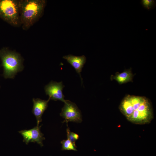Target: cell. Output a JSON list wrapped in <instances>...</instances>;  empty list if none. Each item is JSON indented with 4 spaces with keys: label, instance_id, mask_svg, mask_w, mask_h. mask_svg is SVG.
<instances>
[{
    "label": "cell",
    "instance_id": "1",
    "mask_svg": "<svg viewBox=\"0 0 156 156\" xmlns=\"http://www.w3.org/2000/svg\"><path fill=\"white\" fill-rule=\"evenodd\" d=\"M119 109L128 120L134 124H148L154 118L151 103L144 96L128 95L121 101Z\"/></svg>",
    "mask_w": 156,
    "mask_h": 156
},
{
    "label": "cell",
    "instance_id": "2",
    "mask_svg": "<svg viewBox=\"0 0 156 156\" xmlns=\"http://www.w3.org/2000/svg\"><path fill=\"white\" fill-rule=\"evenodd\" d=\"M45 0H19L21 25L27 30L41 17L46 6Z\"/></svg>",
    "mask_w": 156,
    "mask_h": 156
},
{
    "label": "cell",
    "instance_id": "3",
    "mask_svg": "<svg viewBox=\"0 0 156 156\" xmlns=\"http://www.w3.org/2000/svg\"><path fill=\"white\" fill-rule=\"evenodd\" d=\"M0 55L5 78H13L18 72L23 70L22 59L18 53L7 50L3 51Z\"/></svg>",
    "mask_w": 156,
    "mask_h": 156
},
{
    "label": "cell",
    "instance_id": "4",
    "mask_svg": "<svg viewBox=\"0 0 156 156\" xmlns=\"http://www.w3.org/2000/svg\"><path fill=\"white\" fill-rule=\"evenodd\" d=\"M0 16L13 26H21L19 0H0Z\"/></svg>",
    "mask_w": 156,
    "mask_h": 156
},
{
    "label": "cell",
    "instance_id": "5",
    "mask_svg": "<svg viewBox=\"0 0 156 156\" xmlns=\"http://www.w3.org/2000/svg\"><path fill=\"white\" fill-rule=\"evenodd\" d=\"M64 103L60 114L64 119V122L81 123L82 121L81 113L76 105L68 100H66Z\"/></svg>",
    "mask_w": 156,
    "mask_h": 156
},
{
    "label": "cell",
    "instance_id": "6",
    "mask_svg": "<svg viewBox=\"0 0 156 156\" xmlns=\"http://www.w3.org/2000/svg\"><path fill=\"white\" fill-rule=\"evenodd\" d=\"M41 125H37L29 130H23L18 131L23 137V141L27 144L30 142L36 143L41 146H43V141L45 139L44 134L40 131Z\"/></svg>",
    "mask_w": 156,
    "mask_h": 156
},
{
    "label": "cell",
    "instance_id": "7",
    "mask_svg": "<svg viewBox=\"0 0 156 156\" xmlns=\"http://www.w3.org/2000/svg\"><path fill=\"white\" fill-rule=\"evenodd\" d=\"M64 87L62 81L57 82L51 81L45 86L44 90L46 94L49 95L50 100H59L64 102L66 100L62 93Z\"/></svg>",
    "mask_w": 156,
    "mask_h": 156
},
{
    "label": "cell",
    "instance_id": "8",
    "mask_svg": "<svg viewBox=\"0 0 156 156\" xmlns=\"http://www.w3.org/2000/svg\"><path fill=\"white\" fill-rule=\"evenodd\" d=\"M50 100L49 98L47 100L39 98L33 99V105L32 112L36 117L38 126L42 121V116L48 107V103Z\"/></svg>",
    "mask_w": 156,
    "mask_h": 156
},
{
    "label": "cell",
    "instance_id": "9",
    "mask_svg": "<svg viewBox=\"0 0 156 156\" xmlns=\"http://www.w3.org/2000/svg\"><path fill=\"white\" fill-rule=\"evenodd\" d=\"M63 58L66 60L75 70L79 74L82 83L81 72L84 65L86 62V58L84 55L81 56H76L72 55H68L64 56Z\"/></svg>",
    "mask_w": 156,
    "mask_h": 156
},
{
    "label": "cell",
    "instance_id": "10",
    "mask_svg": "<svg viewBox=\"0 0 156 156\" xmlns=\"http://www.w3.org/2000/svg\"><path fill=\"white\" fill-rule=\"evenodd\" d=\"M133 76V75L131 71L129 69L120 73H116L115 75L112 77V78L115 80L119 84H121L131 81Z\"/></svg>",
    "mask_w": 156,
    "mask_h": 156
},
{
    "label": "cell",
    "instance_id": "11",
    "mask_svg": "<svg viewBox=\"0 0 156 156\" xmlns=\"http://www.w3.org/2000/svg\"><path fill=\"white\" fill-rule=\"evenodd\" d=\"M62 144V150H73L77 151L76 146H75L72 142L68 139L63 140L61 142Z\"/></svg>",
    "mask_w": 156,
    "mask_h": 156
},
{
    "label": "cell",
    "instance_id": "12",
    "mask_svg": "<svg viewBox=\"0 0 156 156\" xmlns=\"http://www.w3.org/2000/svg\"><path fill=\"white\" fill-rule=\"evenodd\" d=\"M140 3L144 8L148 10L153 9L156 5V1L154 0H142Z\"/></svg>",
    "mask_w": 156,
    "mask_h": 156
},
{
    "label": "cell",
    "instance_id": "13",
    "mask_svg": "<svg viewBox=\"0 0 156 156\" xmlns=\"http://www.w3.org/2000/svg\"><path fill=\"white\" fill-rule=\"evenodd\" d=\"M67 135L68 138L73 144L74 145L76 146L75 144L76 140L74 139L73 134V132H71L69 128L66 129Z\"/></svg>",
    "mask_w": 156,
    "mask_h": 156
},
{
    "label": "cell",
    "instance_id": "14",
    "mask_svg": "<svg viewBox=\"0 0 156 156\" xmlns=\"http://www.w3.org/2000/svg\"><path fill=\"white\" fill-rule=\"evenodd\" d=\"M73 134L74 139L76 140L78 139L79 136L77 134L73 132Z\"/></svg>",
    "mask_w": 156,
    "mask_h": 156
}]
</instances>
